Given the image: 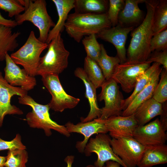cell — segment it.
Masks as SVG:
<instances>
[{
	"label": "cell",
	"instance_id": "f35d334b",
	"mask_svg": "<svg viewBox=\"0 0 167 167\" xmlns=\"http://www.w3.org/2000/svg\"><path fill=\"white\" fill-rule=\"evenodd\" d=\"M160 122L165 131L167 130V104L163 105V111L160 115Z\"/></svg>",
	"mask_w": 167,
	"mask_h": 167
},
{
	"label": "cell",
	"instance_id": "83f0119b",
	"mask_svg": "<svg viewBox=\"0 0 167 167\" xmlns=\"http://www.w3.org/2000/svg\"><path fill=\"white\" fill-rule=\"evenodd\" d=\"M167 0H158L154 15L153 36L167 29Z\"/></svg>",
	"mask_w": 167,
	"mask_h": 167
},
{
	"label": "cell",
	"instance_id": "e575fe53",
	"mask_svg": "<svg viewBox=\"0 0 167 167\" xmlns=\"http://www.w3.org/2000/svg\"><path fill=\"white\" fill-rule=\"evenodd\" d=\"M167 49V29L153 35L150 41V50L160 51Z\"/></svg>",
	"mask_w": 167,
	"mask_h": 167
},
{
	"label": "cell",
	"instance_id": "8d00e7d4",
	"mask_svg": "<svg viewBox=\"0 0 167 167\" xmlns=\"http://www.w3.org/2000/svg\"><path fill=\"white\" fill-rule=\"evenodd\" d=\"M147 61L151 63L156 62L162 65L167 71V51H154L151 54Z\"/></svg>",
	"mask_w": 167,
	"mask_h": 167
},
{
	"label": "cell",
	"instance_id": "d6a6232c",
	"mask_svg": "<svg viewBox=\"0 0 167 167\" xmlns=\"http://www.w3.org/2000/svg\"><path fill=\"white\" fill-rule=\"evenodd\" d=\"M109 7L107 14L112 26L113 27L118 24L119 14L123 7L125 1L109 0Z\"/></svg>",
	"mask_w": 167,
	"mask_h": 167
},
{
	"label": "cell",
	"instance_id": "60d3db41",
	"mask_svg": "<svg viewBox=\"0 0 167 167\" xmlns=\"http://www.w3.org/2000/svg\"><path fill=\"white\" fill-rule=\"evenodd\" d=\"M105 165L103 167H120V165L118 163L112 161H109L105 163Z\"/></svg>",
	"mask_w": 167,
	"mask_h": 167
},
{
	"label": "cell",
	"instance_id": "1f68e13d",
	"mask_svg": "<svg viewBox=\"0 0 167 167\" xmlns=\"http://www.w3.org/2000/svg\"><path fill=\"white\" fill-rule=\"evenodd\" d=\"M159 80L152 97L157 102L162 104L167 100V71L162 68Z\"/></svg>",
	"mask_w": 167,
	"mask_h": 167
},
{
	"label": "cell",
	"instance_id": "ab89813d",
	"mask_svg": "<svg viewBox=\"0 0 167 167\" xmlns=\"http://www.w3.org/2000/svg\"><path fill=\"white\" fill-rule=\"evenodd\" d=\"M74 156L72 155L67 156L64 159V161L67 164V167H72L74 161Z\"/></svg>",
	"mask_w": 167,
	"mask_h": 167
},
{
	"label": "cell",
	"instance_id": "277c9868",
	"mask_svg": "<svg viewBox=\"0 0 167 167\" xmlns=\"http://www.w3.org/2000/svg\"><path fill=\"white\" fill-rule=\"evenodd\" d=\"M46 5L45 0H24V13L15 16L18 25L28 21L36 27L39 32L38 39L44 43L46 42L50 28L55 25L48 13Z\"/></svg>",
	"mask_w": 167,
	"mask_h": 167
},
{
	"label": "cell",
	"instance_id": "e0dca14e",
	"mask_svg": "<svg viewBox=\"0 0 167 167\" xmlns=\"http://www.w3.org/2000/svg\"><path fill=\"white\" fill-rule=\"evenodd\" d=\"M70 133H77L84 136L83 141L76 142L75 147L80 153L84 152L85 146L91 136L95 134L106 133L108 131L104 123L98 118L85 122H79L75 125L68 122L65 125Z\"/></svg>",
	"mask_w": 167,
	"mask_h": 167
},
{
	"label": "cell",
	"instance_id": "5bb4252c",
	"mask_svg": "<svg viewBox=\"0 0 167 167\" xmlns=\"http://www.w3.org/2000/svg\"><path fill=\"white\" fill-rule=\"evenodd\" d=\"M133 29V26H124L118 24L114 27L104 29L96 36L115 46L120 63H122L127 61L125 45L128 34Z\"/></svg>",
	"mask_w": 167,
	"mask_h": 167
},
{
	"label": "cell",
	"instance_id": "f546056e",
	"mask_svg": "<svg viewBox=\"0 0 167 167\" xmlns=\"http://www.w3.org/2000/svg\"><path fill=\"white\" fill-rule=\"evenodd\" d=\"M28 156L26 149L8 151L4 164L6 167H27Z\"/></svg>",
	"mask_w": 167,
	"mask_h": 167
},
{
	"label": "cell",
	"instance_id": "2e32d148",
	"mask_svg": "<svg viewBox=\"0 0 167 167\" xmlns=\"http://www.w3.org/2000/svg\"><path fill=\"white\" fill-rule=\"evenodd\" d=\"M99 119L105 125L112 138L133 137V132L138 126L134 114L127 116H114L105 120Z\"/></svg>",
	"mask_w": 167,
	"mask_h": 167
},
{
	"label": "cell",
	"instance_id": "b9f144b4",
	"mask_svg": "<svg viewBox=\"0 0 167 167\" xmlns=\"http://www.w3.org/2000/svg\"><path fill=\"white\" fill-rule=\"evenodd\" d=\"M6 160V156H0V167H4Z\"/></svg>",
	"mask_w": 167,
	"mask_h": 167
},
{
	"label": "cell",
	"instance_id": "9c48e42d",
	"mask_svg": "<svg viewBox=\"0 0 167 167\" xmlns=\"http://www.w3.org/2000/svg\"><path fill=\"white\" fill-rule=\"evenodd\" d=\"M101 87L99 99L100 101L103 100L105 105L100 109L101 115L98 118L105 120L113 116L121 115L124 99L118 84L111 79L106 80Z\"/></svg>",
	"mask_w": 167,
	"mask_h": 167
},
{
	"label": "cell",
	"instance_id": "74e56055",
	"mask_svg": "<svg viewBox=\"0 0 167 167\" xmlns=\"http://www.w3.org/2000/svg\"><path fill=\"white\" fill-rule=\"evenodd\" d=\"M18 25L15 20L7 19L4 18L0 13V26H4L13 28Z\"/></svg>",
	"mask_w": 167,
	"mask_h": 167
},
{
	"label": "cell",
	"instance_id": "7bdbcfd3",
	"mask_svg": "<svg viewBox=\"0 0 167 167\" xmlns=\"http://www.w3.org/2000/svg\"><path fill=\"white\" fill-rule=\"evenodd\" d=\"M86 167H96L94 165H87Z\"/></svg>",
	"mask_w": 167,
	"mask_h": 167
},
{
	"label": "cell",
	"instance_id": "836d02e7",
	"mask_svg": "<svg viewBox=\"0 0 167 167\" xmlns=\"http://www.w3.org/2000/svg\"><path fill=\"white\" fill-rule=\"evenodd\" d=\"M0 9L8 12V16L12 17L24 11L25 8L18 0H0Z\"/></svg>",
	"mask_w": 167,
	"mask_h": 167
},
{
	"label": "cell",
	"instance_id": "52a82bcc",
	"mask_svg": "<svg viewBox=\"0 0 167 167\" xmlns=\"http://www.w3.org/2000/svg\"><path fill=\"white\" fill-rule=\"evenodd\" d=\"M41 80L52 96L48 104L49 109L55 112H62L66 109L75 108L80 99L68 94L64 90L58 75H46L41 76Z\"/></svg>",
	"mask_w": 167,
	"mask_h": 167
},
{
	"label": "cell",
	"instance_id": "cb8c5ba5",
	"mask_svg": "<svg viewBox=\"0 0 167 167\" xmlns=\"http://www.w3.org/2000/svg\"><path fill=\"white\" fill-rule=\"evenodd\" d=\"M21 33L13 32L12 28L3 26H0V61L5 59L6 54L12 52L18 47L17 38Z\"/></svg>",
	"mask_w": 167,
	"mask_h": 167
},
{
	"label": "cell",
	"instance_id": "8992f818",
	"mask_svg": "<svg viewBox=\"0 0 167 167\" xmlns=\"http://www.w3.org/2000/svg\"><path fill=\"white\" fill-rule=\"evenodd\" d=\"M48 47V44L40 41L32 31L24 44L10 56L16 64L23 67L28 75L35 77L36 75L40 55Z\"/></svg>",
	"mask_w": 167,
	"mask_h": 167
},
{
	"label": "cell",
	"instance_id": "44dd1931",
	"mask_svg": "<svg viewBox=\"0 0 167 167\" xmlns=\"http://www.w3.org/2000/svg\"><path fill=\"white\" fill-rule=\"evenodd\" d=\"M167 162V145L165 144L145 147L139 167H151Z\"/></svg>",
	"mask_w": 167,
	"mask_h": 167
},
{
	"label": "cell",
	"instance_id": "f1b7e54d",
	"mask_svg": "<svg viewBox=\"0 0 167 167\" xmlns=\"http://www.w3.org/2000/svg\"><path fill=\"white\" fill-rule=\"evenodd\" d=\"M160 65L159 63L153 62L140 76L137 81L132 94L124 100L122 106L123 111L126 109L135 96L145 87L149 82L152 73L160 67Z\"/></svg>",
	"mask_w": 167,
	"mask_h": 167
},
{
	"label": "cell",
	"instance_id": "d590c367",
	"mask_svg": "<svg viewBox=\"0 0 167 167\" xmlns=\"http://www.w3.org/2000/svg\"><path fill=\"white\" fill-rule=\"evenodd\" d=\"M26 148L22 142L21 137L17 134L15 138L10 141L2 139L0 138V151L5 150L8 151L15 149H26Z\"/></svg>",
	"mask_w": 167,
	"mask_h": 167
},
{
	"label": "cell",
	"instance_id": "d6986e66",
	"mask_svg": "<svg viewBox=\"0 0 167 167\" xmlns=\"http://www.w3.org/2000/svg\"><path fill=\"white\" fill-rule=\"evenodd\" d=\"M162 69L160 66L153 72L148 84L135 96L126 109L122 111V116H127L133 114L139 105L152 97L160 79Z\"/></svg>",
	"mask_w": 167,
	"mask_h": 167
},
{
	"label": "cell",
	"instance_id": "9a60e30c",
	"mask_svg": "<svg viewBox=\"0 0 167 167\" xmlns=\"http://www.w3.org/2000/svg\"><path fill=\"white\" fill-rule=\"evenodd\" d=\"M5 60L4 78L7 83L13 86H19L27 91L34 88L36 85L35 77L28 75L24 69H21L12 61L8 53L6 54Z\"/></svg>",
	"mask_w": 167,
	"mask_h": 167
},
{
	"label": "cell",
	"instance_id": "4316f807",
	"mask_svg": "<svg viewBox=\"0 0 167 167\" xmlns=\"http://www.w3.org/2000/svg\"><path fill=\"white\" fill-rule=\"evenodd\" d=\"M83 69L96 88L101 87L106 79L97 63L86 56L84 59Z\"/></svg>",
	"mask_w": 167,
	"mask_h": 167
},
{
	"label": "cell",
	"instance_id": "5b68a950",
	"mask_svg": "<svg viewBox=\"0 0 167 167\" xmlns=\"http://www.w3.org/2000/svg\"><path fill=\"white\" fill-rule=\"evenodd\" d=\"M48 50L41 57L36 75H58L67 67L70 52L65 48L61 33L48 44Z\"/></svg>",
	"mask_w": 167,
	"mask_h": 167
},
{
	"label": "cell",
	"instance_id": "ffe728a7",
	"mask_svg": "<svg viewBox=\"0 0 167 167\" xmlns=\"http://www.w3.org/2000/svg\"><path fill=\"white\" fill-rule=\"evenodd\" d=\"M52 1L55 5L58 18L56 24L49 33L46 42L48 44L63 31L69 13L74 8L75 0H52Z\"/></svg>",
	"mask_w": 167,
	"mask_h": 167
},
{
	"label": "cell",
	"instance_id": "d4e9b609",
	"mask_svg": "<svg viewBox=\"0 0 167 167\" xmlns=\"http://www.w3.org/2000/svg\"><path fill=\"white\" fill-rule=\"evenodd\" d=\"M108 2L105 0H75V12L88 14L106 13Z\"/></svg>",
	"mask_w": 167,
	"mask_h": 167
},
{
	"label": "cell",
	"instance_id": "603a6c76",
	"mask_svg": "<svg viewBox=\"0 0 167 167\" xmlns=\"http://www.w3.org/2000/svg\"><path fill=\"white\" fill-rule=\"evenodd\" d=\"M145 0H126L122 9L119 13L118 24L124 26L137 23L143 18V11L139 7V3Z\"/></svg>",
	"mask_w": 167,
	"mask_h": 167
},
{
	"label": "cell",
	"instance_id": "484cf974",
	"mask_svg": "<svg viewBox=\"0 0 167 167\" xmlns=\"http://www.w3.org/2000/svg\"><path fill=\"white\" fill-rule=\"evenodd\" d=\"M101 52L97 63L101 68L106 80L111 79L117 66L120 63V60L117 56L108 55L104 45L101 44Z\"/></svg>",
	"mask_w": 167,
	"mask_h": 167
},
{
	"label": "cell",
	"instance_id": "7a4b0ae2",
	"mask_svg": "<svg viewBox=\"0 0 167 167\" xmlns=\"http://www.w3.org/2000/svg\"><path fill=\"white\" fill-rule=\"evenodd\" d=\"M111 26L107 13L88 14L74 12L68 15L64 28L70 37L79 43L84 36L96 35Z\"/></svg>",
	"mask_w": 167,
	"mask_h": 167
},
{
	"label": "cell",
	"instance_id": "30bf717a",
	"mask_svg": "<svg viewBox=\"0 0 167 167\" xmlns=\"http://www.w3.org/2000/svg\"><path fill=\"white\" fill-rule=\"evenodd\" d=\"M110 144L114 153L127 167L138 166L145 147L133 137L112 138Z\"/></svg>",
	"mask_w": 167,
	"mask_h": 167
},
{
	"label": "cell",
	"instance_id": "4dcf8cb0",
	"mask_svg": "<svg viewBox=\"0 0 167 167\" xmlns=\"http://www.w3.org/2000/svg\"><path fill=\"white\" fill-rule=\"evenodd\" d=\"M96 34L84 36L82 40L87 57L97 62L101 52V44L97 40Z\"/></svg>",
	"mask_w": 167,
	"mask_h": 167
},
{
	"label": "cell",
	"instance_id": "8fae6325",
	"mask_svg": "<svg viewBox=\"0 0 167 167\" xmlns=\"http://www.w3.org/2000/svg\"><path fill=\"white\" fill-rule=\"evenodd\" d=\"M111 139L110 136L106 133L98 134L95 137L90 138L84 152L87 156L93 152L97 155V159L94 165L96 167H103L109 161H115L123 167H127L113 152L110 144Z\"/></svg>",
	"mask_w": 167,
	"mask_h": 167
},
{
	"label": "cell",
	"instance_id": "ba28073f",
	"mask_svg": "<svg viewBox=\"0 0 167 167\" xmlns=\"http://www.w3.org/2000/svg\"><path fill=\"white\" fill-rule=\"evenodd\" d=\"M151 63L145 61H128L119 63L116 67L111 79L121 85L126 93L134 89L140 76L151 66Z\"/></svg>",
	"mask_w": 167,
	"mask_h": 167
},
{
	"label": "cell",
	"instance_id": "4fadbf2b",
	"mask_svg": "<svg viewBox=\"0 0 167 167\" xmlns=\"http://www.w3.org/2000/svg\"><path fill=\"white\" fill-rule=\"evenodd\" d=\"M28 95V91L20 87L11 85L4 79L0 71V128L2 126L5 116L9 115H21L22 110L11 105V99L14 95L23 97Z\"/></svg>",
	"mask_w": 167,
	"mask_h": 167
},
{
	"label": "cell",
	"instance_id": "6da1fadb",
	"mask_svg": "<svg viewBox=\"0 0 167 167\" xmlns=\"http://www.w3.org/2000/svg\"><path fill=\"white\" fill-rule=\"evenodd\" d=\"M158 0H145L147 10L145 18L140 24L133 30L127 52V61H145L148 58L151 40L153 36L154 13Z\"/></svg>",
	"mask_w": 167,
	"mask_h": 167
},
{
	"label": "cell",
	"instance_id": "7402d4cb",
	"mask_svg": "<svg viewBox=\"0 0 167 167\" xmlns=\"http://www.w3.org/2000/svg\"><path fill=\"white\" fill-rule=\"evenodd\" d=\"M163 105L152 98L139 105L133 113L138 126L144 125L155 117L160 115Z\"/></svg>",
	"mask_w": 167,
	"mask_h": 167
},
{
	"label": "cell",
	"instance_id": "ac0fdd59",
	"mask_svg": "<svg viewBox=\"0 0 167 167\" xmlns=\"http://www.w3.org/2000/svg\"><path fill=\"white\" fill-rule=\"evenodd\" d=\"M75 76L81 79L85 88V96L89 104L90 110L87 116L81 119V122H85L99 118L101 115L100 109L98 106L96 88L88 79L83 68H77L74 71Z\"/></svg>",
	"mask_w": 167,
	"mask_h": 167
},
{
	"label": "cell",
	"instance_id": "7c38bea8",
	"mask_svg": "<svg viewBox=\"0 0 167 167\" xmlns=\"http://www.w3.org/2000/svg\"><path fill=\"white\" fill-rule=\"evenodd\" d=\"M165 132L157 118L148 124L138 126L133 137L144 147L164 144L167 140Z\"/></svg>",
	"mask_w": 167,
	"mask_h": 167
},
{
	"label": "cell",
	"instance_id": "3957f363",
	"mask_svg": "<svg viewBox=\"0 0 167 167\" xmlns=\"http://www.w3.org/2000/svg\"><path fill=\"white\" fill-rule=\"evenodd\" d=\"M18 99L19 104L28 105L32 109V111L28 113L26 117V120L30 127L43 129L47 136L51 135V130L67 137L70 136V133L65 126L58 124L51 119L48 104L43 105L39 104L28 95L23 97L19 96Z\"/></svg>",
	"mask_w": 167,
	"mask_h": 167
}]
</instances>
